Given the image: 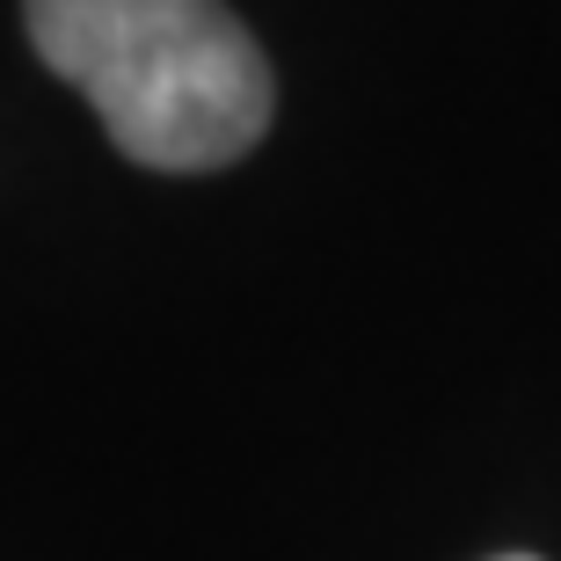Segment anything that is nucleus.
<instances>
[{"label":"nucleus","instance_id":"obj_1","mask_svg":"<svg viewBox=\"0 0 561 561\" xmlns=\"http://www.w3.org/2000/svg\"><path fill=\"white\" fill-rule=\"evenodd\" d=\"M22 22L139 168L205 175L271 131V59L227 0H22Z\"/></svg>","mask_w":561,"mask_h":561},{"label":"nucleus","instance_id":"obj_2","mask_svg":"<svg viewBox=\"0 0 561 561\" xmlns=\"http://www.w3.org/2000/svg\"><path fill=\"white\" fill-rule=\"evenodd\" d=\"M496 561H533V554H496Z\"/></svg>","mask_w":561,"mask_h":561}]
</instances>
